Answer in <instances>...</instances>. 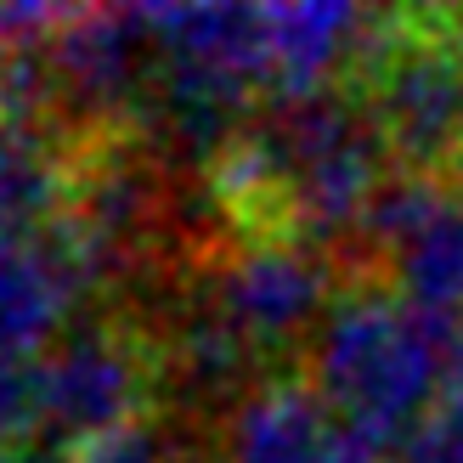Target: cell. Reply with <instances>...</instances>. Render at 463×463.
<instances>
[{"label": "cell", "instance_id": "1", "mask_svg": "<svg viewBox=\"0 0 463 463\" xmlns=\"http://www.w3.org/2000/svg\"><path fill=\"white\" fill-rule=\"evenodd\" d=\"M458 334V322L424 317L402 294H345L317 345L322 390H328L345 430L362 435L373 452L407 447L447 396Z\"/></svg>", "mask_w": 463, "mask_h": 463}, {"label": "cell", "instance_id": "2", "mask_svg": "<svg viewBox=\"0 0 463 463\" xmlns=\"http://www.w3.org/2000/svg\"><path fill=\"white\" fill-rule=\"evenodd\" d=\"M367 119L384 153L412 175L458 181L463 170V45L441 12L390 17L367 52Z\"/></svg>", "mask_w": 463, "mask_h": 463}, {"label": "cell", "instance_id": "3", "mask_svg": "<svg viewBox=\"0 0 463 463\" xmlns=\"http://www.w3.org/2000/svg\"><path fill=\"white\" fill-rule=\"evenodd\" d=\"M362 226L379 254H390L396 294L407 306L463 328V187L402 175L373 198Z\"/></svg>", "mask_w": 463, "mask_h": 463}, {"label": "cell", "instance_id": "4", "mask_svg": "<svg viewBox=\"0 0 463 463\" xmlns=\"http://www.w3.org/2000/svg\"><path fill=\"white\" fill-rule=\"evenodd\" d=\"M328 277L299 249H260L226 277V317L249 339H288L322 311Z\"/></svg>", "mask_w": 463, "mask_h": 463}, {"label": "cell", "instance_id": "5", "mask_svg": "<svg viewBox=\"0 0 463 463\" xmlns=\"http://www.w3.org/2000/svg\"><path fill=\"white\" fill-rule=\"evenodd\" d=\"M384 29V17H367L351 6H299V12H266V62L294 85V97H317L311 85H322L345 57L373 52V40Z\"/></svg>", "mask_w": 463, "mask_h": 463}, {"label": "cell", "instance_id": "6", "mask_svg": "<svg viewBox=\"0 0 463 463\" xmlns=\"http://www.w3.org/2000/svg\"><path fill=\"white\" fill-rule=\"evenodd\" d=\"M345 424H328L306 390H266L238 419L232 463H339Z\"/></svg>", "mask_w": 463, "mask_h": 463}, {"label": "cell", "instance_id": "7", "mask_svg": "<svg viewBox=\"0 0 463 463\" xmlns=\"http://www.w3.org/2000/svg\"><path fill=\"white\" fill-rule=\"evenodd\" d=\"M441 23H447V34L463 45V6H452V12H441Z\"/></svg>", "mask_w": 463, "mask_h": 463}, {"label": "cell", "instance_id": "8", "mask_svg": "<svg viewBox=\"0 0 463 463\" xmlns=\"http://www.w3.org/2000/svg\"><path fill=\"white\" fill-rule=\"evenodd\" d=\"M458 181H463V170H458Z\"/></svg>", "mask_w": 463, "mask_h": 463}]
</instances>
